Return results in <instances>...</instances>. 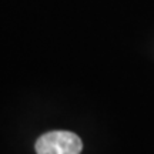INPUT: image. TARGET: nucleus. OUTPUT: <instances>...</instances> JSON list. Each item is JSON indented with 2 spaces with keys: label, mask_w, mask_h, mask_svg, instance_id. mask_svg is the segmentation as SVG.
<instances>
[{
  "label": "nucleus",
  "mask_w": 154,
  "mask_h": 154,
  "mask_svg": "<svg viewBox=\"0 0 154 154\" xmlns=\"http://www.w3.org/2000/svg\"><path fill=\"white\" fill-rule=\"evenodd\" d=\"M83 143L72 131H50L36 141L37 154H80Z\"/></svg>",
  "instance_id": "obj_1"
}]
</instances>
